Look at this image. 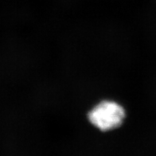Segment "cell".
I'll return each mask as SVG.
<instances>
[{"instance_id": "cell-1", "label": "cell", "mask_w": 156, "mask_h": 156, "mask_svg": "<svg viewBox=\"0 0 156 156\" xmlns=\"http://www.w3.org/2000/svg\"><path fill=\"white\" fill-rule=\"evenodd\" d=\"M126 111L119 102L113 100H101L88 111L87 120L93 128L102 133L119 129L124 123Z\"/></svg>"}]
</instances>
